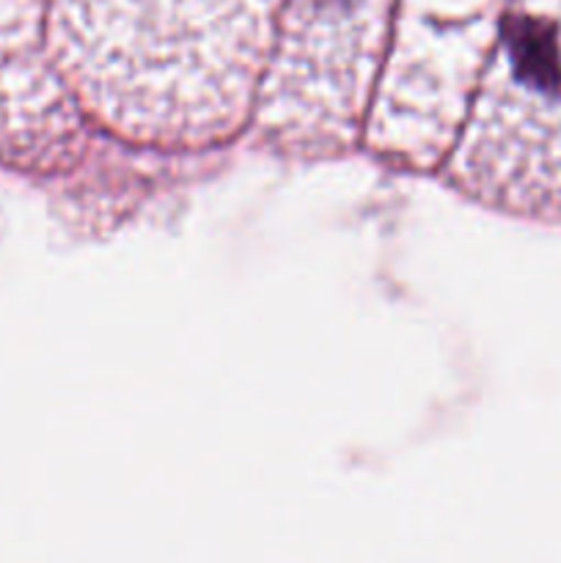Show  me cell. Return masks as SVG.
I'll return each instance as SVG.
<instances>
[{
	"instance_id": "cell-1",
	"label": "cell",
	"mask_w": 561,
	"mask_h": 563,
	"mask_svg": "<svg viewBox=\"0 0 561 563\" xmlns=\"http://www.w3.org/2000/svg\"><path fill=\"white\" fill-rule=\"evenodd\" d=\"M440 174L484 207L561 223V0L482 14L465 119Z\"/></svg>"
},
{
	"instance_id": "cell-2",
	"label": "cell",
	"mask_w": 561,
	"mask_h": 563,
	"mask_svg": "<svg viewBox=\"0 0 561 563\" xmlns=\"http://www.w3.org/2000/svg\"><path fill=\"white\" fill-rule=\"evenodd\" d=\"M385 20L366 0H297L280 14L253 104L264 143L330 157L361 137L385 58Z\"/></svg>"
}]
</instances>
